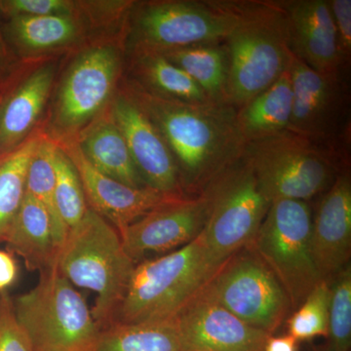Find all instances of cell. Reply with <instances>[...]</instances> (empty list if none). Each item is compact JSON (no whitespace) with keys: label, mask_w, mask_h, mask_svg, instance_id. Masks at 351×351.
Wrapping results in <instances>:
<instances>
[{"label":"cell","mask_w":351,"mask_h":351,"mask_svg":"<svg viewBox=\"0 0 351 351\" xmlns=\"http://www.w3.org/2000/svg\"><path fill=\"white\" fill-rule=\"evenodd\" d=\"M132 98L149 117L174 158L182 189L202 193L243 156L237 110L218 104L169 100L135 88Z\"/></svg>","instance_id":"obj_1"},{"label":"cell","mask_w":351,"mask_h":351,"mask_svg":"<svg viewBox=\"0 0 351 351\" xmlns=\"http://www.w3.org/2000/svg\"><path fill=\"white\" fill-rule=\"evenodd\" d=\"M239 21L223 41L228 58V101L242 107L290 66L288 20L280 1H237Z\"/></svg>","instance_id":"obj_2"},{"label":"cell","mask_w":351,"mask_h":351,"mask_svg":"<svg viewBox=\"0 0 351 351\" xmlns=\"http://www.w3.org/2000/svg\"><path fill=\"white\" fill-rule=\"evenodd\" d=\"M135 265L119 230L89 208L80 225L69 230L57 269L73 286L97 295L92 313L101 329L112 322Z\"/></svg>","instance_id":"obj_3"},{"label":"cell","mask_w":351,"mask_h":351,"mask_svg":"<svg viewBox=\"0 0 351 351\" xmlns=\"http://www.w3.org/2000/svg\"><path fill=\"white\" fill-rule=\"evenodd\" d=\"M214 272L202 232L177 250L136 263L112 323L172 320Z\"/></svg>","instance_id":"obj_4"},{"label":"cell","mask_w":351,"mask_h":351,"mask_svg":"<svg viewBox=\"0 0 351 351\" xmlns=\"http://www.w3.org/2000/svg\"><path fill=\"white\" fill-rule=\"evenodd\" d=\"M242 158L270 202H308L326 191L341 168L348 166V156L318 147L288 130L245 145Z\"/></svg>","instance_id":"obj_5"},{"label":"cell","mask_w":351,"mask_h":351,"mask_svg":"<svg viewBox=\"0 0 351 351\" xmlns=\"http://www.w3.org/2000/svg\"><path fill=\"white\" fill-rule=\"evenodd\" d=\"M13 300L16 315L36 351H91L100 327L84 298L57 267Z\"/></svg>","instance_id":"obj_6"},{"label":"cell","mask_w":351,"mask_h":351,"mask_svg":"<svg viewBox=\"0 0 351 351\" xmlns=\"http://www.w3.org/2000/svg\"><path fill=\"white\" fill-rule=\"evenodd\" d=\"M209 215L202 230L212 269L248 246L258 232L271 202L243 158L226 168L203 189Z\"/></svg>","instance_id":"obj_7"},{"label":"cell","mask_w":351,"mask_h":351,"mask_svg":"<svg viewBox=\"0 0 351 351\" xmlns=\"http://www.w3.org/2000/svg\"><path fill=\"white\" fill-rule=\"evenodd\" d=\"M313 217L306 201H274L250 244L282 285L293 311L322 280L311 250Z\"/></svg>","instance_id":"obj_8"},{"label":"cell","mask_w":351,"mask_h":351,"mask_svg":"<svg viewBox=\"0 0 351 351\" xmlns=\"http://www.w3.org/2000/svg\"><path fill=\"white\" fill-rule=\"evenodd\" d=\"M206 285L228 311L269 335L279 329L292 311L282 285L251 245L221 263Z\"/></svg>","instance_id":"obj_9"},{"label":"cell","mask_w":351,"mask_h":351,"mask_svg":"<svg viewBox=\"0 0 351 351\" xmlns=\"http://www.w3.org/2000/svg\"><path fill=\"white\" fill-rule=\"evenodd\" d=\"M237 21V1L151 2L136 15L137 47L166 51L223 43Z\"/></svg>","instance_id":"obj_10"},{"label":"cell","mask_w":351,"mask_h":351,"mask_svg":"<svg viewBox=\"0 0 351 351\" xmlns=\"http://www.w3.org/2000/svg\"><path fill=\"white\" fill-rule=\"evenodd\" d=\"M293 104L288 131L313 144L348 156V89L343 76L321 75L293 54Z\"/></svg>","instance_id":"obj_11"},{"label":"cell","mask_w":351,"mask_h":351,"mask_svg":"<svg viewBox=\"0 0 351 351\" xmlns=\"http://www.w3.org/2000/svg\"><path fill=\"white\" fill-rule=\"evenodd\" d=\"M206 283L172 319L181 350L263 351L271 335L246 324L228 311L217 301Z\"/></svg>","instance_id":"obj_12"},{"label":"cell","mask_w":351,"mask_h":351,"mask_svg":"<svg viewBox=\"0 0 351 351\" xmlns=\"http://www.w3.org/2000/svg\"><path fill=\"white\" fill-rule=\"evenodd\" d=\"M209 201L204 193L186 196L154 210L119 230L122 244L136 263L149 254H167L195 240L204 230Z\"/></svg>","instance_id":"obj_13"},{"label":"cell","mask_w":351,"mask_h":351,"mask_svg":"<svg viewBox=\"0 0 351 351\" xmlns=\"http://www.w3.org/2000/svg\"><path fill=\"white\" fill-rule=\"evenodd\" d=\"M113 120L145 186L162 193L184 195L179 171L165 141L137 101L132 97L117 99Z\"/></svg>","instance_id":"obj_14"},{"label":"cell","mask_w":351,"mask_h":351,"mask_svg":"<svg viewBox=\"0 0 351 351\" xmlns=\"http://www.w3.org/2000/svg\"><path fill=\"white\" fill-rule=\"evenodd\" d=\"M66 154L80 176L85 197L91 205L90 209L107 219L119 232L157 208L186 196L122 184L99 172L78 147H71Z\"/></svg>","instance_id":"obj_15"},{"label":"cell","mask_w":351,"mask_h":351,"mask_svg":"<svg viewBox=\"0 0 351 351\" xmlns=\"http://www.w3.org/2000/svg\"><path fill=\"white\" fill-rule=\"evenodd\" d=\"M119 66V55L110 47L93 48L78 58L60 92L59 123L80 126L94 117L112 93Z\"/></svg>","instance_id":"obj_16"},{"label":"cell","mask_w":351,"mask_h":351,"mask_svg":"<svg viewBox=\"0 0 351 351\" xmlns=\"http://www.w3.org/2000/svg\"><path fill=\"white\" fill-rule=\"evenodd\" d=\"M291 52L321 75L343 76V63L328 0L280 1Z\"/></svg>","instance_id":"obj_17"},{"label":"cell","mask_w":351,"mask_h":351,"mask_svg":"<svg viewBox=\"0 0 351 351\" xmlns=\"http://www.w3.org/2000/svg\"><path fill=\"white\" fill-rule=\"evenodd\" d=\"M311 250L322 280H330L350 263L351 179L348 167L325 191L311 223Z\"/></svg>","instance_id":"obj_18"},{"label":"cell","mask_w":351,"mask_h":351,"mask_svg":"<svg viewBox=\"0 0 351 351\" xmlns=\"http://www.w3.org/2000/svg\"><path fill=\"white\" fill-rule=\"evenodd\" d=\"M4 243L7 251L19 256L31 271L41 274L57 267L61 247L52 219L45 208L27 193Z\"/></svg>","instance_id":"obj_19"},{"label":"cell","mask_w":351,"mask_h":351,"mask_svg":"<svg viewBox=\"0 0 351 351\" xmlns=\"http://www.w3.org/2000/svg\"><path fill=\"white\" fill-rule=\"evenodd\" d=\"M289 69L274 84L237 110V124L245 145L288 130L292 113Z\"/></svg>","instance_id":"obj_20"},{"label":"cell","mask_w":351,"mask_h":351,"mask_svg":"<svg viewBox=\"0 0 351 351\" xmlns=\"http://www.w3.org/2000/svg\"><path fill=\"white\" fill-rule=\"evenodd\" d=\"M54 69H39L7 99L0 112V156L17 147L40 114L51 86Z\"/></svg>","instance_id":"obj_21"},{"label":"cell","mask_w":351,"mask_h":351,"mask_svg":"<svg viewBox=\"0 0 351 351\" xmlns=\"http://www.w3.org/2000/svg\"><path fill=\"white\" fill-rule=\"evenodd\" d=\"M78 149L101 174L132 188L147 186L114 121L101 122L93 127L83 138Z\"/></svg>","instance_id":"obj_22"},{"label":"cell","mask_w":351,"mask_h":351,"mask_svg":"<svg viewBox=\"0 0 351 351\" xmlns=\"http://www.w3.org/2000/svg\"><path fill=\"white\" fill-rule=\"evenodd\" d=\"M159 52L184 71L213 103L230 106L228 58L223 43L201 44Z\"/></svg>","instance_id":"obj_23"},{"label":"cell","mask_w":351,"mask_h":351,"mask_svg":"<svg viewBox=\"0 0 351 351\" xmlns=\"http://www.w3.org/2000/svg\"><path fill=\"white\" fill-rule=\"evenodd\" d=\"M137 51L136 68L142 84L147 86V90L143 89L147 93L184 103L215 104L184 71L168 61L162 53L144 47H137Z\"/></svg>","instance_id":"obj_24"},{"label":"cell","mask_w":351,"mask_h":351,"mask_svg":"<svg viewBox=\"0 0 351 351\" xmlns=\"http://www.w3.org/2000/svg\"><path fill=\"white\" fill-rule=\"evenodd\" d=\"M91 351H182L174 321L101 328Z\"/></svg>","instance_id":"obj_25"},{"label":"cell","mask_w":351,"mask_h":351,"mask_svg":"<svg viewBox=\"0 0 351 351\" xmlns=\"http://www.w3.org/2000/svg\"><path fill=\"white\" fill-rule=\"evenodd\" d=\"M38 140L25 144L0 156V243L4 242L25 195L27 170Z\"/></svg>","instance_id":"obj_26"},{"label":"cell","mask_w":351,"mask_h":351,"mask_svg":"<svg viewBox=\"0 0 351 351\" xmlns=\"http://www.w3.org/2000/svg\"><path fill=\"white\" fill-rule=\"evenodd\" d=\"M8 32L21 47L43 50L71 43L77 27L71 16H19L11 18Z\"/></svg>","instance_id":"obj_27"},{"label":"cell","mask_w":351,"mask_h":351,"mask_svg":"<svg viewBox=\"0 0 351 351\" xmlns=\"http://www.w3.org/2000/svg\"><path fill=\"white\" fill-rule=\"evenodd\" d=\"M56 149L50 142L44 141L38 143L27 170L25 193L38 200L50 215L58 242L62 248L69 230L58 212L55 196L56 173L54 158Z\"/></svg>","instance_id":"obj_28"},{"label":"cell","mask_w":351,"mask_h":351,"mask_svg":"<svg viewBox=\"0 0 351 351\" xmlns=\"http://www.w3.org/2000/svg\"><path fill=\"white\" fill-rule=\"evenodd\" d=\"M330 285L327 343L320 351L351 350V267L348 263L328 280Z\"/></svg>","instance_id":"obj_29"},{"label":"cell","mask_w":351,"mask_h":351,"mask_svg":"<svg viewBox=\"0 0 351 351\" xmlns=\"http://www.w3.org/2000/svg\"><path fill=\"white\" fill-rule=\"evenodd\" d=\"M54 162L58 212L68 230H73L84 219L89 207L80 176L68 154L57 147Z\"/></svg>","instance_id":"obj_30"},{"label":"cell","mask_w":351,"mask_h":351,"mask_svg":"<svg viewBox=\"0 0 351 351\" xmlns=\"http://www.w3.org/2000/svg\"><path fill=\"white\" fill-rule=\"evenodd\" d=\"M330 285L321 280L287 320V334L295 341L327 337L329 326Z\"/></svg>","instance_id":"obj_31"},{"label":"cell","mask_w":351,"mask_h":351,"mask_svg":"<svg viewBox=\"0 0 351 351\" xmlns=\"http://www.w3.org/2000/svg\"><path fill=\"white\" fill-rule=\"evenodd\" d=\"M0 351H36L7 292L0 293Z\"/></svg>","instance_id":"obj_32"},{"label":"cell","mask_w":351,"mask_h":351,"mask_svg":"<svg viewBox=\"0 0 351 351\" xmlns=\"http://www.w3.org/2000/svg\"><path fill=\"white\" fill-rule=\"evenodd\" d=\"M71 2L64 0H3L0 11L11 18L19 16H69Z\"/></svg>","instance_id":"obj_33"},{"label":"cell","mask_w":351,"mask_h":351,"mask_svg":"<svg viewBox=\"0 0 351 351\" xmlns=\"http://www.w3.org/2000/svg\"><path fill=\"white\" fill-rule=\"evenodd\" d=\"M341 58L346 68L351 55V0H328Z\"/></svg>","instance_id":"obj_34"},{"label":"cell","mask_w":351,"mask_h":351,"mask_svg":"<svg viewBox=\"0 0 351 351\" xmlns=\"http://www.w3.org/2000/svg\"><path fill=\"white\" fill-rule=\"evenodd\" d=\"M19 274L17 262L12 254L0 250V293L7 292L16 282Z\"/></svg>","instance_id":"obj_35"},{"label":"cell","mask_w":351,"mask_h":351,"mask_svg":"<svg viewBox=\"0 0 351 351\" xmlns=\"http://www.w3.org/2000/svg\"><path fill=\"white\" fill-rule=\"evenodd\" d=\"M263 351H298V341L288 334L279 337L271 335L265 341Z\"/></svg>","instance_id":"obj_36"},{"label":"cell","mask_w":351,"mask_h":351,"mask_svg":"<svg viewBox=\"0 0 351 351\" xmlns=\"http://www.w3.org/2000/svg\"><path fill=\"white\" fill-rule=\"evenodd\" d=\"M6 50L5 45H4L3 39H2L1 32H0V68L2 64L5 62Z\"/></svg>","instance_id":"obj_37"}]
</instances>
